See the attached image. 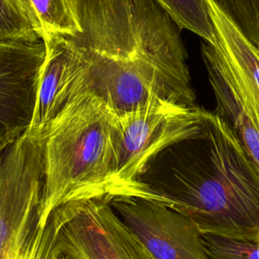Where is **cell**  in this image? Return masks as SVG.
<instances>
[{
	"label": "cell",
	"instance_id": "3957f363",
	"mask_svg": "<svg viewBox=\"0 0 259 259\" xmlns=\"http://www.w3.org/2000/svg\"><path fill=\"white\" fill-rule=\"evenodd\" d=\"M116 114L91 92L75 96L45 130V181L39 225L79 198L108 195Z\"/></svg>",
	"mask_w": 259,
	"mask_h": 259
},
{
	"label": "cell",
	"instance_id": "8fae6325",
	"mask_svg": "<svg viewBox=\"0 0 259 259\" xmlns=\"http://www.w3.org/2000/svg\"><path fill=\"white\" fill-rule=\"evenodd\" d=\"M180 27L214 46L215 28L206 0H155Z\"/></svg>",
	"mask_w": 259,
	"mask_h": 259
},
{
	"label": "cell",
	"instance_id": "2e32d148",
	"mask_svg": "<svg viewBox=\"0 0 259 259\" xmlns=\"http://www.w3.org/2000/svg\"><path fill=\"white\" fill-rule=\"evenodd\" d=\"M50 240H51V234H50ZM46 259H78V258H76L75 256H73L69 253L53 249L51 247V243H49Z\"/></svg>",
	"mask_w": 259,
	"mask_h": 259
},
{
	"label": "cell",
	"instance_id": "277c9868",
	"mask_svg": "<svg viewBox=\"0 0 259 259\" xmlns=\"http://www.w3.org/2000/svg\"><path fill=\"white\" fill-rule=\"evenodd\" d=\"M208 111L157 101L116 115L110 195L126 194L149 160L167 146L196 132Z\"/></svg>",
	"mask_w": 259,
	"mask_h": 259
},
{
	"label": "cell",
	"instance_id": "52a82bcc",
	"mask_svg": "<svg viewBox=\"0 0 259 259\" xmlns=\"http://www.w3.org/2000/svg\"><path fill=\"white\" fill-rule=\"evenodd\" d=\"M46 57L39 75L34 113L27 131L45 132L61 110L83 93L87 64L67 36L42 40Z\"/></svg>",
	"mask_w": 259,
	"mask_h": 259
},
{
	"label": "cell",
	"instance_id": "30bf717a",
	"mask_svg": "<svg viewBox=\"0 0 259 259\" xmlns=\"http://www.w3.org/2000/svg\"><path fill=\"white\" fill-rule=\"evenodd\" d=\"M41 40L80 31L73 0H17Z\"/></svg>",
	"mask_w": 259,
	"mask_h": 259
},
{
	"label": "cell",
	"instance_id": "ba28073f",
	"mask_svg": "<svg viewBox=\"0 0 259 259\" xmlns=\"http://www.w3.org/2000/svg\"><path fill=\"white\" fill-rule=\"evenodd\" d=\"M206 1L215 28L214 46L225 59L246 112L259 131V55L218 7Z\"/></svg>",
	"mask_w": 259,
	"mask_h": 259
},
{
	"label": "cell",
	"instance_id": "7a4b0ae2",
	"mask_svg": "<svg viewBox=\"0 0 259 259\" xmlns=\"http://www.w3.org/2000/svg\"><path fill=\"white\" fill-rule=\"evenodd\" d=\"M126 194L188 217L202 235L259 240V172L214 112L152 157Z\"/></svg>",
	"mask_w": 259,
	"mask_h": 259
},
{
	"label": "cell",
	"instance_id": "5bb4252c",
	"mask_svg": "<svg viewBox=\"0 0 259 259\" xmlns=\"http://www.w3.org/2000/svg\"><path fill=\"white\" fill-rule=\"evenodd\" d=\"M202 241L208 259H259V240L204 234Z\"/></svg>",
	"mask_w": 259,
	"mask_h": 259
},
{
	"label": "cell",
	"instance_id": "8992f818",
	"mask_svg": "<svg viewBox=\"0 0 259 259\" xmlns=\"http://www.w3.org/2000/svg\"><path fill=\"white\" fill-rule=\"evenodd\" d=\"M107 196L115 213L154 259H208L202 234L188 217L140 196Z\"/></svg>",
	"mask_w": 259,
	"mask_h": 259
},
{
	"label": "cell",
	"instance_id": "9a60e30c",
	"mask_svg": "<svg viewBox=\"0 0 259 259\" xmlns=\"http://www.w3.org/2000/svg\"><path fill=\"white\" fill-rule=\"evenodd\" d=\"M15 99V85L4 44L0 42V128L7 121Z\"/></svg>",
	"mask_w": 259,
	"mask_h": 259
},
{
	"label": "cell",
	"instance_id": "6da1fadb",
	"mask_svg": "<svg viewBox=\"0 0 259 259\" xmlns=\"http://www.w3.org/2000/svg\"><path fill=\"white\" fill-rule=\"evenodd\" d=\"M80 31L68 37L86 64L83 92L116 115L166 101L195 107L180 27L155 0H73Z\"/></svg>",
	"mask_w": 259,
	"mask_h": 259
},
{
	"label": "cell",
	"instance_id": "e0dca14e",
	"mask_svg": "<svg viewBox=\"0 0 259 259\" xmlns=\"http://www.w3.org/2000/svg\"><path fill=\"white\" fill-rule=\"evenodd\" d=\"M258 33H259V18H258ZM256 51L259 55V35H258V42H257V46H256Z\"/></svg>",
	"mask_w": 259,
	"mask_h": 259
},
{
	"label": "cell",
	"instance_id": "4fadbf2b",
	"mask_svg": "<svg viewBox=\"0 0 259 259\" xmlns=\"http://www.w3.org/2000/svg\"><path fill=\"white\" fill-rule=\"evenodd\" d=\"M255 48L258 42L259 0H209Z\"/></svg>",
	"mask_w": 259,
	"mask_h": 259
},
{
	"label": "cell",
	"instance_id": "9c48e42d",
	"mask_svg": "<svg viewBox=\"0 0 259 259\" xmlns=\"http://www.w3.org/2000/svg\"><path fill=\"white\" fill-rule=\"evenodd\" d=\"M201 54L215 97V110L230 126L251 162L259 172V131L245 110L220 50L203 42Z\"/></svg>",
	"mask_w": 259,
	"mask_h": 259
},
{
	"label": "cell",
	"instance_id": "5b68a950",
	"mask_svg": "<svg viewBox=\"0 0 259 259\" xmlns=\"http://www.w3.org/2000/svg\"><path fill=\"white\" fill-rule=\"evenodd\" d=\"M48 222L51 247L78 259H154L115 213L107 195L71 200Z\"/></svg>",
	"mask_w": 259,
	"mask_h": 259
},
{
	"label": "cell",
	"instance_id": "7c38bea8",
	"mask_svg": "<svg viewBox=\"0 0 259 259\" xmlns=\"http://www.w3.org/2000/svg\"><path fill=\"white\" fill-rule=\"evenodd\" d=\"M41 41L17 0H0V42Z\"/></svg>",
	"mask_w": 259,
	"mask_h": 259
}]
</instances>
